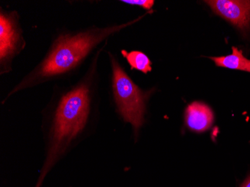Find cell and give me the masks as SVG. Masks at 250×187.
Masks as SVG:
<instances>
[{"label": "cell", "instance_id": "cell-1", "mask_svg": "<svg viewBox=\"0 0 250 187\" xmlns=\"http://www.w3.org/2000/svg\"><path fill=\"white\" fill-rule=\"evenodd\" d=\"M89 113L88 90L81 85L67 93L60 101L53 124L51 143L47 160L35 187H41L45 176L72 139L83 130Z\"/></svg>", "mask_w": 250, "mask_h": 187}, {"label": "cell", "instance_id": "cell-2", "mask_svg": "<svg viewBox=\"0 0 250 187\" xmlns=\"http://www.w3.org/2000/svg\"><path fill=\"white\" fill-rule=\"evenodd\" d=\"M120 28L100 29L74 36H61L54 43L48 57L42 63L37 76L53 77L74 68L98 43Z\"/></svg>", "mask_w": 250, "mask_h": 187}, {"label": "cell", "instance_id": "cell-3", "mask_svg": "<svg viewBox=\"0 0 250 187\" xmlns=\"http://www.w3.org/2000/svg\"><path fill=\"white\" fill-rule=\"evenodd\" d=\"M112 66V88L115 100L124 120L133 125L137 133L144 122L145 95L143 91L124 71L114 58Z\"/></svg>", "mask_w": 250, "mask_h": 187}, {"label": "cell", "instance_id": "cell-4", "mask_svg": "<svg viewBox=\"0 0 250 187\" xmlns=\"http://www.w3.org/2000/svg\"><path fill=\"white\" fill-rule=\"evenodd\" d=\"M206 3L219 16L231 22L241 32H247L250 26V1L209 0Z\"/></svg>", "mask_w": 250, "mask_h": 187}, {"label": "cell", "instance_id": "cell-5", "mask_svg": "<svg viewBox=\"0 0 250 187\" xmlns=\"http://www.w3.org/2000/svg\"><path fill=\"white\" fill-rule=\"evenodd\" d=\"M214 120L213 111L206 104L193 102L185 111V122L189 130L202 133L208 130Z\"/></svg>", "mask_w": 250, "mask_h": 187}, {"label": "cell", "instance_id": "cell-6", "mask_svg": "<svg viewBox=\"0 0 250 187\" xmlns=\"http://www.w3.org/2000/svg\"><path fill=\"white\" fill-rule=\"evenodd\" d=\"M18 34L10 17L0 16V58L1 61L8 60L15 53Z\"/></svg>", "mask_w": 250, "mask_h": 187}, {"label": "cell", "instance_id": "cell-7", "mask_svg": "<svg viewBox=\"0 0 250 187\" xmlns=\"http://www.w3.org/2000/svg\"><path fill=\"white\" fill-rule=\"evenodd\" d=\"M209 59L213 60L218 67L250 73V60H247L243 55L242 51L238 50L235 46H233L232 53L231 55L218 57L210 56Z\"/></svg>", "mask_w": 250, "mask_h": 187}, {"label": "cell", "instance_id": "cell-8", "mask_svg": "<svg viewBox=\"0 0 250 187\" xmlns=\"http://www.w3.org/2000/svg\"><path fill=\"white\" fill-rule=\"evenodd\" d=\"M122 55L126 58L127 62L130 64L132 69H136L144 74H147L151 71V62L149 58L145 53L140 51H132L127 53L125 50H122Z\"/></svg>", "mask_w": 250, "mask_h": 187}, {"label": "cell", "instance_id": "cell-9", "mask_svg": "<svg viewBox=\"0 0 250 187\" xmlns=\"http://www.w3.org/2000/svg\"><path fill=\"white\" fill-rule=\"evenodd\" d=\"M122 2L130 5H140L147 10L151 9L154 4V1L152 0H123Z\"/></svg>", "mask_w": 250, "mask_h": 187}, {"label": "cell", "instance_id": "cell-10", "mask_svg": "<svg viewBox=\"0 0 250 187\" xmlns=\"http://www.w3.org/2000/svg\"><path fill=\"white\" fill-rule=\"evenodd\" d=\"M241 187H250V175L245 180V181L243 183Z\"/></svg>", "mask_w": 250, "mask_h": 187}]
</instances>
